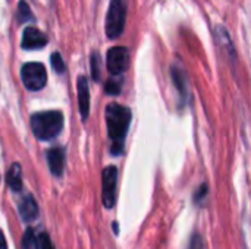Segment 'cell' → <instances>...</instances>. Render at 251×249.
Returning a JSON list of instances; mask_svg holds the SVG:
<instances>
[{
    "label": "cell",
    "instance_id": "obj_12",
    "mask_svg": "<svg viewBox=\"0 0 251 249\" xmlns=\"http://www.w3.org/2000/svg\"><path fill=\"white\" fill-rule=\"evenodd\" d=\"M19 214L25 222H32L38 216V207L31 195H26L19 204Z\"/></svg>",
    "mask_w": 251,
    "mask_h": 249
},
{
    "label": "cell",
    "instance_id": "obj_11",
    "mask_svg": "<svg viewBox=\"0 0 251 249\" xmlns=\"http://www.w3.org/2000/svg\"><path fill=\"white\" fill-rule=\"evenodd\" d=\"M47 161L50 166V170L54 176H60L63 172V163H65V151L60 147H54L47 151Z\"/></svg>",
    "mask_w": 251,
    "mask_h": 249
},
{
    "label": "cell",
    "instance_id": "obj_17",
    "mask_svg": "<svg viewBox=\"0 0 251 249\" xmlns=\"http://www.w3.org/2000/svg\"><path fill=\"white\" fill-rule=\"evenodd\" d=\"M51 68L57 72V73H63L65 70V63L62 60V56L59 53H53L51 54Z\"/></svg>",
    "mask_w": 251,
    "mask_h": 249
},
{
    "label": "cell",
    "instance_id": "obj_18",
    "mask_svg": "<svg viewBox=\"0 0 251 249\" xmlns=\"http://www.w3.org/2000/svg\"><path fill=\"white\" fill-rule=\"evenodd\" d=\"M104 91L110 95H118L121 92V82L119 81H115V79H110L107 81L106 87H104Z\"/></svg>",
    "mask_w": 251,
    "mask_h": 249
},
{
    "label": "cell",
    "instance_id": "obj_20",
    "mask_svg": "<svg viewBox=\"0 0 251 249\" xmlns=\"http://www.w3.org/2000/svg\"><path fill=\"white\" fill-rule=\"evenodd\" d=\"M38 242H40V248L41 249H54L51 245V241H50V236L47 233H41L38 236Z\"/></svg>",
    "mask_w": 251,
    "mask_h": 249
},
{
    "label": "cell",
    "instance_id": "obj_7",
    "mask_svg": "<svg viewBox=\"0 0 251 249\" xmlns=\"http://www.w3.org/2000/svg\"><path fill=\"white\" fill-rule=\"evenodd\" d=\"M47 44V37L40 29L34 26H26L24 29L22 35V48L32 50V48H41Z\"/></svg>",
    "mask_w": 251,
    "mask_h": 249
},
{
    "label": "cell",
    "instance_id": "obj_14",
    "mask_svg": "<svg viewBox=\"0 0 251 249\" xmlns=\"http://www.w3.org/2000/svg\"><path fill=\"white\" fill-rule=\"evenodd\" d=\"M38 245H40V242H38V239H37L34 230H32V229H26V230H25V235H24V238H22V248L38 249Z\"/></svg>",
    "mask_w": 251,
    "mask_h": 249
},
{
    "label": "cell",
    "instance_id": "obj_3",
    "mask_svg": "<svg viewBox=\"0 0 251 249\" xmlns=\"http://www.w3.org/2000/svg\"><path fill=\"white\" fill-rule=\"evenodd\" d=\"M126 21V1L110 0V6L106 16V34L109 38H118L125 28Z\"/></svg>",
    "mask_w": 251,
    "mask_h": 249
},
{
    "label": "cell",
    "instance_id": "obj_9",
    "mask_svg": "<svg viewBox=\"0 0 251 249\" xmlns=\"http://www.w3.org/2000/svg\"><path fill=\"white\" fill-rule=\"evenodd\" d=\"M78 106H79L81 117L87 120L90 113V88L85 76L78 78Z\"/></svg>",
    "mask_w": 251,
    "mask_h": 249
},
{
    "label": "cell",
    "instance_id": "obj_1",
    "mask_svg": "<svg viewBox=\"0 0 251 249\" xmlns=\"http://www.w3.org/2000/svg\"><path fill=\"white\" fill-rule=\"evenodd\" d=\"M106 123L112 139V153L119 156L124 151V141L131 123V110L116 103L109 104L106 107Z\"/></svg>",
    "mask_w": 251,
    "mask_h": 249
},
{
    "label": "cell",
    "instance_id": "obj_5",
    "mask_svg": "<svg viewBox=\"0 0 251 249\" xmlns=\"http://www.w3.org/2000/svg\"><path fill=\"white\" fill-rule=\"evenodd\" d=\"M116 182H118V169L109 166L101 173V198L106 208H112L116 200Z\"/></svg>",
    "mask_w": 251,
    "mask_h": 249
},
{
    "label": "cell",
    "instance_id": "obj_2",
    "mask_svg": "<svg viewBox=\"0 0 251 249\" xmlns=\"http://www.w3.org/2000/svg\"><path fill=\"white\" fill-rule=\"evenodd\" d=\"M31 128L38 139H53L60 134L63 128V114L56 110L35 113L31 117Z\"/></svg>",
    "mask_w": 251,
    "mask_h": 249
},
{
    "label": "cell",
    "instance_id": "obj_4",
    "mask_svg": "<svg viewBox=\"0 0 251 249\" xmlns=\"http://www.w3.org/2000/svg\"><path fill=\"white\" fill-rule=\"evenodd\" d=\"M21 78L24 85L31 90V91H38L41 90L46 82H47V73L46 68L41 63L37 62H29L25 63L21 69Z\"/></svg>",
    "mask_w": 251,
    "mask_h": 249
},
{
    "label": "cell",
    "instance_id": "obj_19",
    "mask_svg": "<svg viewBox=\"0 0 251 249\" xmlns=\"http://www.w3.org/2000/svg\"><path fill=\"white\" fill-rule=\"evenodd\" d=\"M188 249H206V247H204V241H203V238H201L199 233H196V235L191 236V241H190Z\"/></svg>",
    "mask_w": 251,
    "mask_h": 249
},
{
    "label": "cell",
    "instance_id": "obj_13",
    "mask_svg": "<svg viewBox=\"0 0 251 249\" xmlns=\"http://www.w3.org/2000/svg\"><path fill=\"white\" fill-rule=\"evenodd\" d=\"M6 181H7V185L12 191L18 192L21 191L22 188V173H21V167L18 163H13L10 166V169L7 170V175H6Z\"/></svg>",
    "mask_w": 251,
    "mask_h": 249
},
{
    "label": "cell",
    "instance_id": "obj_8",
    "mask_svg": "<svg viewBox=\"0 0 251 249\" xmlns=\"http://www.w3.org/2000/svg\"><path fill=\"white\" fill-rule=\"evenodd\" d=\"M215 35H216V38H218V41H219L221 48L224 50V53L226 54L228 60L231 62V65H235V63H237V53H235L232 40H231L229 32L226 31V28H225L224 25H216V28H215Z\"/></svg>",
    "mask_w": 251,
    "mask_h": 249
},
{
    "label": "cell",
    "instance_id": "obj_22",
    "mask_svg": "<svg viewBox=\"0 0 251 249\" xmlns=\"http://www.w3.org/2000/svg\"><path fill=\"white\" fill-rule=\"evenodd\" d=\"M0 249H7L6 239H4V235H3V232H1V230H0Z\"/></svg>",
    "mask_w": 251,
    "mask_h": 249
},
{
    "label": "cell",
    "instance_id": "obj_21",
    "mask_svg": "<svg viewBox=\"0 0 251 249\" xmlns=\"http://www.w3.org/2000/svg\"><path fill=\"white\" fill-rule=\"evenodd\" d=\"M206 194H207V185H206V183H203V185L199 188V191L196 192V195H194V201H196V203H200V201L206 197Z\"/></svg>",
    "mask_w": 251,
    "mask_h": 249
},
{
    "label": "cell",
    "instance_id": "obj_10",
    "mask_svg": "<svg viewBox=\"0 0 251 249\" xmlns=\"http://www.w3.org/2000/svg\"><path fill=\"white\" fill-rule=\"evenodd\" d=\"M171 78H172V82L179 94V97L182 98V103L188 98V81H187V76L184 73V70L176 66V65H172L171 66Z\"/></svg>",
    "mask_w": 251,
    "mask_h": 249
},
{
    "label": "cell",
    "instance_id": "obj_6",
    "mask_svg": "<svg viewBox=\"0 0 251 249\" xmlns=\"http://www.w3.org/2000/svg\"><path fill=\"white\" fill-rule=\"evenodd\" d=\"M106 65H107V70L118 76L122 75L129 65V53L125 47H112L107 51L106 56Z\"/></svg>",
    "mask_w": 251,
    "mask_h": 249
},
{
    "label": "cell",
    "instance_id": "obj_15",
    "mask_svg": "<svg viewBox=\"0 0 251 249\" xmlns=\"http://www.w3.org/2000/svg\"><path fill=\"white\" fill-rule=\"evenodd\" d=\"M31 19H32V15H31L29 6L24 0L19 1V6H18V21L21 23H25L26 21H31Z\"/></svg>",
    "mask_w": 251,
    "mask_h": 249
},
{
    "label": "cell",
    "instance_id": "obj_16",
    "mask_svg": "<svg viewBox=\"0 0 251 249\" xmlns=\"http://www.w3.org/2000/svg\"><path fill=\"white\" fill-rule=\"evenodd\" d=\"M91 75H93L94 81H99V78H100V56H99V53L91 54Z\"/></svg>",
    "mask_w": 251,
    "mask_h": 249
}]
</instances>
